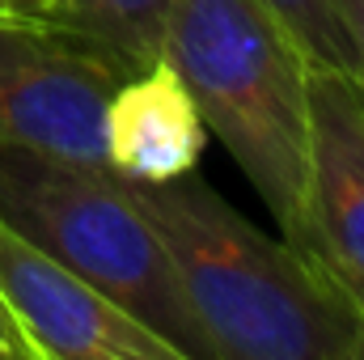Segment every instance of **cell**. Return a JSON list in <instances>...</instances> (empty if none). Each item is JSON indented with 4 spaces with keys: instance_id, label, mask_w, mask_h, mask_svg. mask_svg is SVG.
Instances as JSON below:
<instances>
[{
    "instance_id": "obj_6",
    "label": "cell",
    "mask_w": 364,
    "mask_h": 360,
    "mask_svg": "<svg viewBox=\"0 0 364 360\" xmlns=\"http://www.w3.org/2000/svg\"><path fill=\"white\" fill-rule=\"evenodd\" d=\"M309 212L314 250L364 268V85L326 64L309 73Z\"/></svg>"
},
{
    "instance_id": "obj_3",
    "label": "cell",
    "mask_w": 364,
    "mask_h": 360,
    "mask_svg": "<svg viewBox=\"0 0 364 360\" xmlns=\"http://www.w3.org/2000/svg\"><path fill=\"white\" fill-rule=\"evenodd\" d=\"M0 221L90 280L182 360H216L166 246L132 203L119 170L0 144Z\"/></svg>"
},
{
    "instance_id": "obj_1",
    "label": "cell",
    "mask_w": 364,
    "mask_h": 360,
    "mask_svg": "<svg viewBox=\"0 0 364 360\" xmlns=\"http://www.w3.org/2000/svg\"><path fill=\"white\" fill-rule=\"evenodd\" d=\"M123 186L170 255L216 360H364V327L309 250L267 238L195 170Z\"/></svg>"
},
{
    "instance_id": "obj_4",
    "label": "cell",
    "mask_w": 364,
    "mask_h": 360,
    "mask_svg": "<svg viewBox=\"0 0 364 360\" xmlns=\"http://www.w3.org/2000/svg\"><path fill=\"white\" fill-rule=\"evenodd\" d=\"M127 64L51 17H0V144L106 166V106Z\"/></svg>"
},
{
    "instance_id": "obj_10",
    "label": "cell",
    "mask_w": 364,
    "mask_h": 360,
    "mask_svg": "<svg viewBox=\"0 0 364 360\" xmlns=\"http://www.w3.org/2000/svg\"><path fill=\"white\" fill-rule=\"evenodd\" d=\"M309 255L318 259V268L326 271V280L339 288V297L352 305V314L360 318V327H364V268L339 263V259H331V255H322V250H309Z\"/></svg>"
},
{
    "instance_id": "obj_5",
    "label": "cell",
    "mask_w": 364,
    "mask_h": 360,
    "mask_svg": "<svg viewBox=\"0 0 364 360\" xmlns=\"http://www.w3.org/2000/svg\"><path fill=\"white\" fill-rule=\"evenodd\" d=\"M0 305L34 360H182L161 335L0 221Z\"/></svg>"
},
{
    "instance_id": "obj_11",
    "label": "cell",
    "mask_w": 364,
    "mask_h": 360,
    "mask_svg": "<svg viewBox=\"0 0 364 360\" xmlns=\"http://www.w3.org/2000/svg\"><path fill=\"white\" fill-rule=\"evenodd\" d=\"M335 17L352 55V77L364 85V0H335Z\"/></svg>"
},
{
    "instance_id": "obj_2",
    "label": "cell",
    "mask_w": 364,
    "mask_h": 360,
    "mask_svg": "<svg viewBox=\"0 0 364 360\" xmlns=\"http://www.w3.org/2000/svg\"><path fill=\"white\" fill-rule=\"evenodd\" d=\"M161 60L174 64L203 127L229 149L296 250H314L309 73L301 38L267 0H170Z\"/></svg>"
},
{
    "instance_id": "obj_8",
    "label": "cell",
    "mask_w": 364,
    "mask_h": 360,
    "mask_svg": "<svg viewBox=\"0 0 364 360\" xmlns=\"http://www.w3.org/2000/svg\"><path fill=\"white\" fill-rule=\"evenodd\" d=\"M166 9L170 0H60L55 21L97 38L127 64V73H140L161 60Z\"/></svg>"
},
{
    "instance_id": "obj_12",
    "label": "cell",
    "mask_w": 364,
    "mask_h": 360,
    "mask_svg": "<svg viewBox=\"0 0 364 360\" xmlns=\"http://www.w3.org/2000/svg\"><path fill=\"white\" fill-rule=\"evenodd\" d=\"M0 360H34L26 335L17 331V322L9 318V309L0 305Z\"/></svg>"
},
{
    "instance_id": "obj_9",
    "label": "cell",
    "mask_w": 364,
    "mask_h": 360,
    "mask_svg": "<svg viewBox=\"0 0 364 360\" xmlns=\"http://www.w3.org/2000/svg\"><path fill=\"white\" fill-rule=\"evenodd\" d=\"M267 4L275 9V17L301 38V47L309 51L314 64L352 73V55H348L343 30H339V17H335V0H267Z\"/></svg>"
},
{
    "instance_id": "obj_13",
    "label": "cell",
    "mask_w": 364,
    "mask_h": 360,
    "mask_svg": "<svg viewBox=\"0 0 364 360\" xmlns=\"http://www.w3.org/2000/svg\"><path fill=\"white\" fill-rule=\"evenodd\" d=\"M0 17H60V0H0Z\"/></svg>"
},
{
    "instance_id": "obj_7",
    "label": "cell",
    "mask_w": 364,
    "mask_h": 360,
    "mask_svg": "<svg viewBox=\"0 0 364 360\" xmlns=\"http://www.w3.org/2000/svg\"><path fill=\"white\" fill-rule=\"evenodd\" d=\"M208 127L170 60L132 73L106 106V166L127 179H178L203 157Z\"/></svg>"
}]
</instances>
